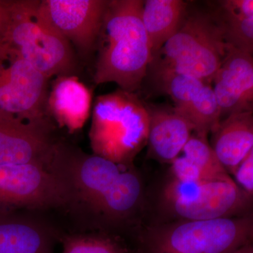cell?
<instances>
[{"instance_id":"7402d4cb","label":"cell","mask_w":253,"mask_h":253,"mask_svg":"<svg viewBox=\"0 0 253 253\" xmlns=\"http://www.w3.org/2000/svg\"><path fill=\"white\" fill-rule=\"evenodd\" d=\"M170 165L172 179L181 182H198L217 178L208 175L201 168L182 155H179Z\"/></svg>"},{"instance_id":"3957f363","label":"cell","mask_w":253,"mask_h":253,"mask_svg":"<svg viewBox=\"0 0 253 253\" xmlns=\"http://www.w3.org/2000/svg\"><path fill=\"white\" fill-rule=\"evenodd\" d=\"M149 116L134 93L118 89L95 101L89 140L94 154L130 166L147 144Z\"/></svg>"},{"instance_id":"9a60e30c","label":"cell","mask_w":253,"mask_h":253,"mask_svg":"<svg viewBox=\"0 0 253 253\" xmlns=\"http://www.w3.org/2000/svg\"><path fill=\"white\" fill-rule=\"evenodd\" d=\"M90 91L75 76L56 78L48 92L46 112L70 132L81 129L89 117Z\"/></svg>"},{"instance_id":"e0dca14e","label":"cell","mask_w":253,"mask_h":253,"mask_svg":"<svg viewBox=\"0 0 253 253\" xmlns=\"http://www.w3.org/2000/svg\"><path fill=\"white\" fill-rule=\"evenodd\" d=\"M54 234L40 223L0 217V253H54Z\"/></svg>"},{"instance_id":"30bf717a","label":"cell","mask_w":253,"mask_h":253,"mask_svg":"<svg viewBox=\"0 0 253 253\" xmlns=\"http://www.w3.org/2000/svg\"><path fill=\"white\" fill-rule=\"evenodd\" d=\"M109 0H42L46 19L86 56L96 48Z\"/></svg>"},{"instance_id":"ba28073f","label":"cell","mask_w":253,"mask_h":253,"mask_svg":"<svg viewBox=\"0 0 253 253\" xmlns=\"http://www.w3.org/2000/svg\"><path fill=\"white\" fill-rule=\"evenodd\" d=\"M72 201L76 199L71 186L51 165L0 166V213L59 207Z\"/></svg>"},{"instance_id":"44dd1931","label":"cell","mask_w":253,"mask_h":253,"mask_svg":"<svg viewBox=\"0 0 253 253\" xmlns=\"http://www.w3.org/2000/svg\"><path fill=\"white\" fill-rule=\"evenodd\" d=\"M181 154L210 176L219 177L229 174L219 163L207 137L193 133Z\"/></svg>"},{"instance_id":"ffe728a7","label":"cell","mask_w":253,"mask_h":253,"mask_svg":"<svg viewBox=\"0 0 253 253\" xmlns=\"http://www.w3.org/2000/svg\"><path fill=\"white\" fill-rule=\"evenodd\" d=\"M61 241V253H136L119 240L105 235L71 234Z\"/></svg>"},{"instance_id":"7a4b0ae2","label":"cell","mask_w":253,"mask_h":253,"mask_svg":"<svg viewBox=\"0 0 253 253\" xmlns=\"http://www.w3.org/2000/svg\"><path fill=\"white\" fill-rule=\"evenodd\" d=\"M143 4L142 0H109L96 45V84L116 83L131 93L140 87L153 59Z\"/></svg>"},{"instance_id":"8fae6325","label":"cell","mask_w":253,"mask_h":253,"mask_svg":"<svg viewBox=\"0 0 253 253\" xmlns=\"http://www.w3.org/2000/svg\"><path fill=\"white\" fill-rule=\"evenodd\" d=\"M156 71L161 87L173 101V107L192 125L194 133L207 137L221 121L211 83L167 70Z\"/></svg>"},{"instance_id":"cb8c5ba5","label":"cell","mask_w":253,"mask_h":253,"mask_svg":"<svg viewBox=\"0 0 253 253\" xmlns=\"http://www.w3.org/2000/svg\"><path fill=\"white\" fill-rule=\"evenodd\" d=\"M11 18L10 0H0V42L7 31Z\"/></svg>"},{"instance_id":"7c38bea8","label":"cell","mask_w":253,"mask_h":253,"mask_svg":"<svg viewBox=\"0 0 253 253\" xmlns=\"http://www.w3.org/2000/svg\"><path fill=\"white\" fill-rule=\"evenodd\" d=\"M51 132L50 117L31 122L0 119V166L33 163L50 166L56 144Z\"/></svg>"},{"instance_id":"d6986e66","label":"cell","mask_w":253,"mask_h":253,"mask_svg":"<svg viewBox=\"0 0 253 253\" xmlns=\"http://www.w3.org/2000/svg\"><path fill=\"white\" fill-rule=\"evenodd\" d=\"M211 13L229 47L253 54V0H224Z\"/></svg>"},{"instance_id":"ac0fdd59","label":"cell","mask_w":253,"mask_h":253,"mask_svg":"<svg viewBox=\"0 0 253 253\" xmlns=\"http://www.w3.org/2000/svg\"><path fill=\"white\" fill-rule=\"evenodd\" d=\"M187 2L182 0L144 1L141 19L153 58L180 28L187 14Z\"/></svg>"},{"instance_id":"277c9868","label":"cell","mask_w":253,"mask_h":253,"mask_svg":"<svg viewBox=\"0 0 253 253\" xmlns=\"http://www.w3.org/2000/svg\"><path fill=\"white\" fill-rule=\"evenodd\" d=\"M11 18L1 41L46 78L74 76L71 44L50 24L41 0H10Z\"/></svg>"},{"instance_id":"9c48e42d","label":"cell","mask_w":253,"mask_h":253,"mask_svg":"<svg viewBox=\"0 0 253 253\" xmlns=\"http://www.w3.org/2000/svg\"><path fill=\"white\" fill-rule=\"evenodd\" d=\"M49 78L0 42V119L21 122L49 117Z\"/></svg>"},{"instance_id":"4fadbf2b","label":"cell","mask_w":253,"mask_h":253,"mask_svg":"<svg viewBox=\"0 0 253 253\" xmlns=\"http://www.w3.org/2000/svg\"><path fill=\"white\" fill-rule=\"evenodd\" d=\"M212 82L221 120L235 113L253 111V54L227 46Z\"/></svg>"},{"instance_id":"603a6c76","label":"cell","mask_w":253,"mask_h":253,"mask_svg":"<svg viewBox=\"0 0 253 253\" xmlns=\"http://www.w3.org/2000/svg\"><path fill=\"white\" fill-rule=\"evenodd\" d=\"M236 184L249 196L253 194V151L250 153L233 172Z\"/></svg>"},{"instance_id":"d4e9b609","label":"cell","mask_w":253,"mask_h":253,"mask_svg":"<svg viewBox=\"0 0 253 253\" xmlns=\"http://www.w3.org/2000/svg\"><path fill=\"white\" fill-rule=\"evenodd\" d=\"M234 253H253V246L252 244H249L244 246V247L236 251Z\"/></svg>"},{"instance_id":"6da1fadb","label":"cell","mask_w":253,"mask_h":253,"mask_svg":"<svg viewBox=\"0 0 253 253\" xmlns=\"http://www.w3.org/2000/svg\"><path fill=\"white\" fill-rule=\"evenodd\" d=\"M51 165L68 181L76 200L110 219H125L140 201V178L131 165L118 164L58 143Z\"/></svg>"},{"instance_id":"5bb4252c","label":"cell","mask_w":253,"mask_h":253,"mask_svg":"<svg viewBox=\"0 0 253 253\" xmlns=\"http://www.w3.org/2000/svg\"><path fill=\"white\" fill-rule=\"evenodd\" d=\"M149 116V154L160 162L171 164L194 132V126L173 106H147Z\"/></svg>"},{"instance_id":"5b68a950","label":"cell","mask_w":253,"mask_h":253,"mask_svg":"<svg viewBox=\"0 0 253 253\" xmlns=\"http://www.w3.org/2000/svg\"><path fill=\"white\" fill-rule=\"evenodd\" d=\"M251 216L183 220L150 230L139 253H234L251 244Z\"/></svg>"},{"instance_id":"52a82bcc","label":"cell","mask_w":253,"mask_h":253,"mask_svg":"<svg viewBox=\"0 0 253 253\" xmlns=\"http://www.w3.org/2000/svg\"><path fill=\"white\" fill-rule=\"evenodd\" d=\"M168 210L183 220L236 217L251 206V196L229 174L198 181L171 179L163 193Z\"/></svg>"},{"instance_id":"2e32d148","label":"cell","mask_w":253,"mask_h":253,"mask_svg":"<svg viewBox=\"0 0 253 253\" xmlns=\"http://www.w3.org/2000/svg\"><path fill=\"white\" fill-rule=\"evenodd\" d=\"M212 149L228 174L253 151V113L230 115L213 129Z\"/></svg>"},{"instance_id":"8992f818","label":"cell","mask_w":253,"mask_h":253,"mask_svg":"<svg viewBox=\"0 0 253 253\" xmlns=\"http://www.w3.org/2000/svg\"><path fill=\"white\" fill-rule=\"evenodd\" d=\"M227 49L211 12H187L182 24L153 58L156 70H167L211 83Z\"/></svg>"}]
</instances>
